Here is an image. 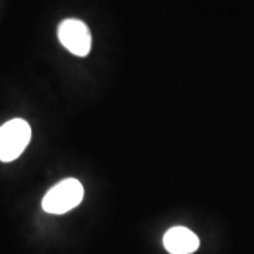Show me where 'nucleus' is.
I'll return each instance as SVG.
<instances>
[{"label": "nucleus", "mask_w": 254, "mask_h": 254, "mask_svg": "<svg viewBox=\"0 0 254 254\" xmlns=\"http://www.w3.org/2000/svg\"><path fill=\"white\" fill-rule=\"evenodd\" d=\"M83 199V187L78 180L68 178L58 182L43 198L41 206L47 213L63 215L76 208Z\"/></svg>", "instance_id": "obj_1"}, {"label": "nucleus", "mask_w": 254, "mask_h": 254, "mask_svg": "<svg viewBox=\"0 0 254 254\" xmlns=\"http://www.w3.org/2000/svg\"><path fill=\"white\" fill-rule=\"evenodd\" d=\"M31 140V127L23 119H13L0 126V161L18 158Z\"/></svg>", "instance_id": "obj_2"}, {"label": "nucleus", "mask_w": 254, "mask_h": 254, "mask_svg": "<svg viewBox=\"0 0 254 254\" xmlns=\"http://www.w3.org/2000/svg\"><path fill=\"white\" fill-rule=\"evenodd\" d=\"M58 38L71 54L86 57L91 53L92 36L88 26L76 18L64 20L58 27Z\"/></svg>", "instance_id": "obj_3"}, {"label": "nucleus", "mask_w": 254, "mask_h": 254, "mask_svg": "<svg viewBox=\"0 0 254 254\" xmlns=\"http://www.w3.org/2000/svg\"><path fill=\"white\" fill-rule=\"evenodd\" d=\"M164 247L170 254H192L199 247V239L188 227H171L164 235Z\"/></svg>", "instance_id": "obj_4"}]
</instances>
